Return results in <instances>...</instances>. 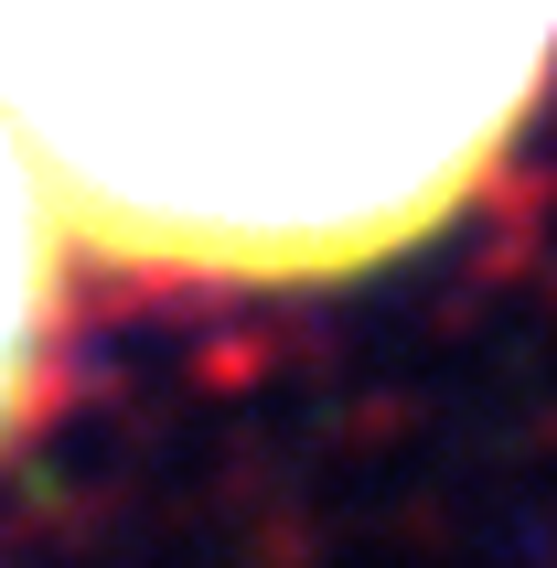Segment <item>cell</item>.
I'll return each instance as SVG.
<instances>
[{"instance_id":"6da1fadb","label":"cell","mask_w":557,"mask_h":568,"mask_svg":"<svg viewBox=\"0 0 557 568\" xmlns=\"http://www.w3.org/2000/svg\"><path fill=\"white\" fill-rule=\"evenodd\" d=\"M557 0H0V129L119 268L354 280L462 215Z\"/></svg>"},{"instance_id":"7a4b0ae2","label":"cell","mask_w":557,"mask_h":568,"mask_svg":"<svg viewBox=\"0 0 557 568\" xmlns=\"http://www.w3.org/2000/svg\"><path fill=\"white\" fill-rule=\"evenodd\" d=\"M54 204H43V183L22 172V151H11V129H0V440L22 429L32 408V376H43V333H54Z\"/></svg>"}]
</instances>
